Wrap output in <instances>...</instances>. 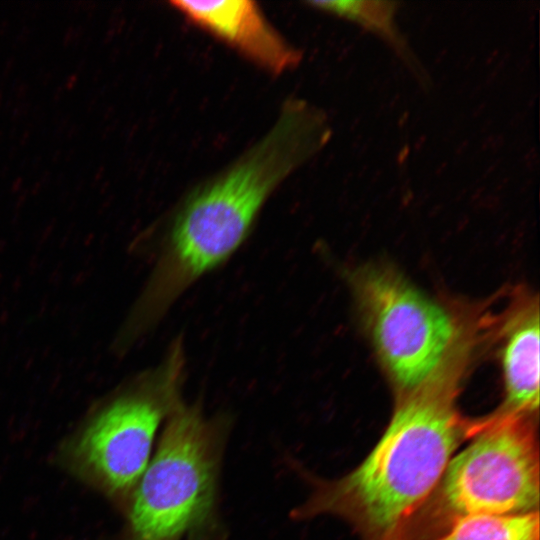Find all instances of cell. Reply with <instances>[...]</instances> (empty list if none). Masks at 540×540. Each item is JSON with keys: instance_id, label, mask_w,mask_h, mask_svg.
<instances>
[{"instance_id": "6da1fadb", "label": "cell", "mask_w": 540, "mask_h": 540, "mask_svg": "<svg viewBox=\"0 0 540 540\" xmlns=\"http://www.w3.org/2000/svg\"><path fill=\"white\" fill-rule=\"evenodd\" d=\"M304 164L297 138L272 126L185 193L164 220L160 252L131 317L130 335L156 325L188 288L225 263L270 197Z\"/></svg>"}, {"instance_id": "7a4b0ae2", "label": "cell", "mask_w": 540, "mask_h": 540, "mask_svg": "<svg viewBox=\"0 0 540 540\" xmlns=\"http://www.w3.org/2000/svg\"><path fill=\"white\" fill-rule=\"evenodd\" d=\"M458 385L396 398L392 418L367 457L351 472L318 485L294 512L331 514L364 540H384L432 491L452 454L480 429L456 408Z\"/></svg>"}, {"instance_id": "3957f363", "label": "cell", "mask_w": 540, "mask_h": 540, "mask_svg": "<svg viewBox=\"0 0 540 540\" xmlns=\"http://www.w3.org/2000/svg\"><path fill=\"white\" fill-rule=\"evenodd\" d=\"M536 417L495 411L384 540H434L459 521L539 512Z\"/></svg>"}, {"instance_id": "277c9868", "label": "cell", "mask_w": 540, "mask_h": 540, "mask_svg": "<svg viewBox=\"0 0 540 540\" xmlns=\"http://www.w3.org/2000/svg\"><path fill=\"white\" fill-rule=\"evenodd\" d=\"M350 283L396 398L459 385L479 326L431 299L395 270L367 265Z\"/></svg>"}, {"instance_id": "5b68a950", "label": "cell", "mask_w": 540, "mask_h": 540, "mask_svg": "<svg viewBox=\"0 0 540 540\" xmlns=\"http://www.w3.org/2000/svg\"><path fill=\"white\" fill-rule=\"evenodd\" d=\"M213 440L212 423L180 401L134 495L131 523L140 540H178L205 517L213 495Z\"/></svg>"}, {"instance_id": "8992f818", "label": "cell", "mask_w": 540, "mask_h": 540, "mask_svg": "<svg viewBox=\"0 0 540 540\" xmlns=\"http://www.w3.org/2000/svg\"><path fill=\"white\" fill-rule=\"evenodd\" d=\"M185 365L178 337L136 389L105 408L79 439L78 457L108 489L127 490L142 476L159 424L181 401Z\"/></svg>"}, {"instance_id": "52a82bcc", "label": "cell", "mask_w": 540, "mask_h": 540, "mask_svg": "<svg viewBox=\"0 0 540 540\" xmlns=\"http://www.w3.org/2000/svg\"><path fill=\"white\" fill-rule=\"evenodd\" d=\"M169 4L189 23L272 76L291 72L302 61V51L276 29L255 1L177 0Z\"/></svg>"}, {"instance_id": "ba28073f", "label": "cell", "mask_w": 540, "mask_h": 540, "mask_svg": "<svg viewBox=\"0 0 540 540\" xmlns=\"http://www.w3.org/2000/svg\"><path fill=\"white\" fill-rule=\"evenodd\" d=\"M499 343L505 399L497 411L538 418L539 304L522 291L494 320H489Z\"/></svg>"}, {"instance_id": "9c48e42d", "label": "cell", "mask_w": 540, "mask_h": 540, "mask_svg": "<svg viewBox=\"0 0 540 540\" xmlns=\"http://www.w3.org/2000/svg\"><path fill=\"white\" fill-rule=\"evenodd\" d=\"M434 540H539V512L466 518Z\"/></svg>"}, {"instance_id": "30bf717a", "label": "cell", "mask_w": 540, "mask_h": 540, "mask_svg": "<svg viewBox=\"0 0 540 540\" xmlns=\"http://www.w3.org/2000/svg\"><path fill=\"white\" fill-rule=\"evenodd\" d=\"M312 8L355 21L394 40L395 3L388 1H311Z\"/></svg>"}]
</instances>
